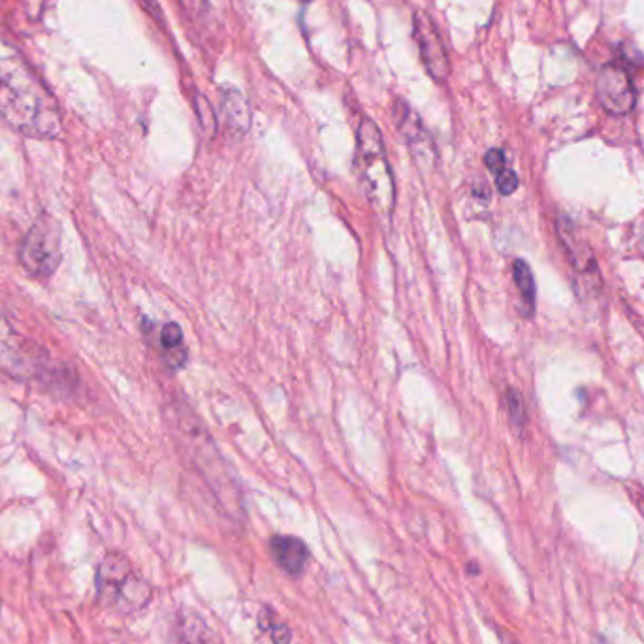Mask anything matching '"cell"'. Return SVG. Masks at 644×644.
Here are the masks:
<instances>
[{
	"mask_svg": "<svg viewBox=\"0 0 644 644\" xmlns=\"http://www.w3.org/2000/svg\"><path fill=\"white\" fill-rule=\"evenodd\" d=\"M0 118L38 140L62 137V115L50 91L26 70L0 64Z\"/></svg>",
	"mask_w": 644,
	"mask_h": 644,
	"instance_id": "1",
	"label": "cell"
},
{
	"mask_svg": "<svg viewBox=\"0 0 644 644\" xmlns=\"http://www.w3.org/2000/svg\"><path fill=\"white\" fill-rule=\"evenodd\" d=\"M0 370L21 383H40L50 391L70 392L76 378L67 368L51 359L40 343L18 334L0 316Z\"/></svg>",
	"mask_w": 644,
	"mask_h": 644,
	"instance_id": "2",
	"label": "cell"
},
{
	"mask_svg": "<svg viewBox=\"0 0 644 644\" xmlns=\"http://www.w3.org/2000/svg\"><path fill=\"white\" fill-rule=\"evenodd\" d=\"M97 594L100 603L113 613L134 614L148 607L153 590L138 575L129 557L113 552L102 557L97 570Z\"/></svg>",
	"mask_w": 644,
	"mask_h": 644,
	"instance_id": "3",
	"label": "cell"
},
{
	"mask_svg": "<svg viewBox=\"0 0 644 644\" xmlns=\"http://www.w3.org/2000/svg\"><path fill=\"white\" fill-rule=\"evenodd\" d=\"M356 145H359L356 164H359L360 178L366 189V197L381 215H391L396 191H394L391 167L384 153L383 137L372 119H362L359 134H356Z\"/></svg>",
	"mask_w": 644,
	"mask_h": 644,
	"instance_id": "4",
	"label": "cell"
},
{
	"mask_svg": "<svg viewBox=\"0 0 644 644\" xmlns=\"http://www.w3.org/2000/svg\"><path fill=\"white\" fill-rule=\"evenodd\" d=\"M61 224L56 219L42 213L31 224L23 242L19 245V262L32 279L48 281L53 278L62 261Z\"/></svg>",
	"mask_w": 644,
	"mask_h": 644,
	"instance_id": "5",
	"label": "cell"
},
{
	"mask_svg": "<svg viewBox=\"0 0 644 644\" xmlns=\"http://www.w3.org/2000/svg\"><path fill=\"white\" fill-rule=\"evenodd\" d=\"M413 37L421 53L422 64L432 76V80L443 83L451 74V62L446 56L445 42L441 38L437 27L430 16L424 12L415 13L413 19Z\"/></svg>",
	"mask_w": 644,
	"mask_h": 644,
	"instance_id": "6",
	"label": "cell"
},
{
	"mask_svg": "<svg viewBox=\"0 0 644 644\" xmlns=\"http://www.w3.org/2000/svg\"><path fill=\"white\" fill-rule=\"evenodd\" d=\"M595 89L601 105L613 115H626L632 112L637 100L632 78L618 64H605L601 69Z\"/></svg>",
	"mask_w": 644,
	"mask_h": 644,
	"instance_id": "7",
	"label": "cell"
},
{
	"mask_svg": "<svg viewBox=\"0 0 644 644\" xmlns=\"http://www.w3.org/2000/svg\"><path fill=\"white\" fill-rule=\"evenodd\" d=\"M270 551H272L275 564L285 571L286 575H302L310 562V549L304 541L292 535H275L270 541Z\"/></svg>",
	"mask_w": 644,
	"mask_h": 644,
	"instance_id": "8",
	"label": "cell"
},
{
	"mask_svg": "<svg viewBox=\"0 0 644 644\" xmlns=\"http://www.w3.org/2000/svg\"><path fill=\"white\" fill-rule=\"evenodd\" d=\"M557 232L564 242L565 249L570 251V259L573 266L581 273L597 272L595 266V259L588 245L584 243L583 238L578 234L575 224L571 223L570 219L562 218L557 221Z\"/></svg>",
	"mask_w": 644,
	"mask_h": 644,
	"instance_id": "9",
	"label": "cell"
},
{
	"mask_svg": "<svg viewBox=\"0 0 644 644\" xmlns=\"http://www.w3.org/2000/svg\"><path fill=\"white\" fill-rule=\"evenodd\" d=\"M178 644H218V637L199 614L187 613L180 620Z\"/></svg>",
	"mask_w": 644,
	"mask_h": 644,
	"instance_id": "10",
	"label": "cell"
},
{
	"mask_svg": "<svg viewBox=\"0 0 644 644\" xmlns=\"http://www.w3.org/2000/svg\"><path fill=\"white\" fill-rule=\"evenodd\" d=\"M161 345L164 349L168 366L180 370L187 362V349L183 345V330L178 322H168L161 332Z\"/></svg>",
	"mask_w": 644,
	"mask_h": 644,
	"instance_id": "11",
	"label": "cell"
},
{
	"mask_svg": "<svg viewBox=\"0 0 644 644\" xmlns=\"http://www.w3.org/2000/svg\"><path fill=\"white\" fill-rule=\"evenodd\" d=\"M396 124L405 140L411 143V148L419 149L421 145L427 148L430 140H427L426 132L422 129L419 118L411 112L407 105L396 104Z\"/></svg>",
	"mask_w": 644,
	"mask_h": 644,
	"instance_id": "12",
	"label": "cell"
},
{
	"mask_svg": "<svg viewBox=\"0 0 644 644\" xmlns=\"http://www.w3.org/2000/svg\"><path fill=\"white\" fill-rule=\"evenodd\" d=\"M224 112L229 123L235 131L245 132L249 129V110L245 100L238 91H229L224 97Z\"/></svg>",
	"mask_w": 644,
	"mask_h": 644,
	"instance_id": "13",
	"label": "cell"
},
{
	"mask_svg": "<svg viewBox=\"0 0 644 644\" xmlns=\"http://www.w3.org/2000/svg\"><path fill=\"white\" fill-rule=\"evenodd\" d=\"M514 283L521 291L522 300L526 304L527 310L532 313L535 308V279H533L532 268L527 266L526 261L514 262L513 264Z\"/></svg>",
	"mask_w": 644,
	"mask_h": 644,
	"instance_id": "14",
	"label": "cell"
},
{
	"mask_svg": "<svg viewBox=\"0 0 644 644\" xmlns=\"http://www.w3.org/2000/svg\"><path fill=\"white\" fill-rule=\"evenodd\" d=\"M505 402H507L509 421L513 424L514 430L522 434V430L526 427V407H524L521 392L509 389Z\"/></svg>",
	"mask_w": 644,
	"mask_h": 644,
	"instance_id": "15",
	"label": "cell"
},
{
	"mask_svg": "<svg viewBox=\"0 0 644 644\" xmlns=\"http://www.w3.org/2000/svg\"><path fill=\"white\" fill-rule=\"evenodd\" d=\"M194 108H197V113H199L202 131H204L208 137H211V134L215 132V127H218L213 108H211L210 102H208V99L202 97V94H197V99H194Z\"/></svg>",
	"mask_w": 644,
	"mask_h": 644,
	"instance_id": "16",
	"label": "cell"
},
{
	"mask_svg": "<svg viewBox=\"0 0 644 644\" xmlns=\"http://www.w3.org/2000/svg\"><path fill=\"white\" fill-rule=\"evenodd\" d=\"M496 185L502 194L509 197V194H513L519 189V175L514 174L513 170L505 168L502 174L496 175Z\"/></svg>",
	"mask_w": 644,
	"mask_h": 644,
	"instance_id": "17",
	"label": "cell"
},
{
	"mask_svg": "<svg viewBox=\"0 0 644 644\" xmlns=\"http://www.w3.org/2000/svg\"><path fill=\"white\" fill-rule=\"evenodd\" d=\"M484 162H486V167L494 175L502 174L503 170L507 168L502 149H490L486 157H484Z\"/></svg>",
	"mask_w": 644,
	"mask_h": 644,
	"instance_id": "18",
	"label": "cell"
},
{
	"mask_svg": "<svg viewBox=\"0 0 644 644\" xmlns=\"http://www.w3.org/2000/svg\"><path fill=\"white\" fill-rule=\"evenodd\" d=\"M270 635H272V641L275 644L291 643L292 633L291 630L285 626V624H273Z\"/></svg>",
	"mask_w": 644,
	"mask_h": 644,
	"instance_id": "19",
	"label": "cell"
},
{
	"mask_svg": "<svg viewBox=\"0 0 644 644\" xmlns=\"http://www.w3.org/2000/svg\"><path fill=\"white\" fill-rule=\"evenodd\" d=\"M143 2H145L148 8H151V10H159V8L155 7V2H153V0H143Z\"/></svg>",
	"mask_w": 644,
	"mask_h": 644,
	"instance_id": "20",
	"label": "cell"
}]
</instances>
